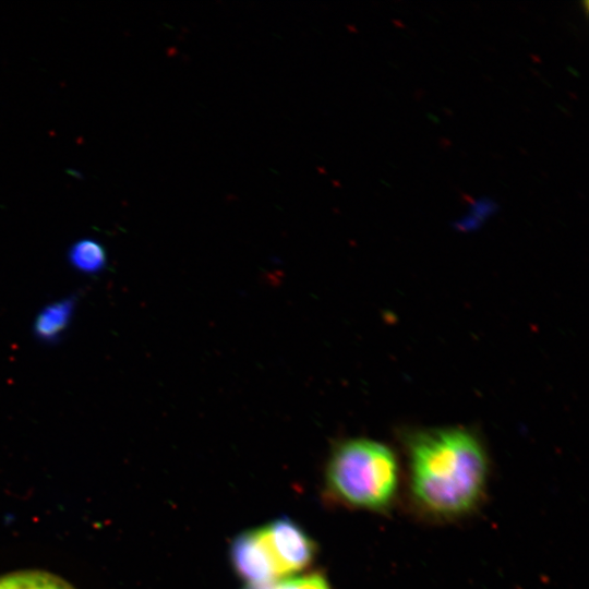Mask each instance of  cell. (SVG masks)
Masks as SVG:
<instances>
[{"label":"cell","instance_id":"cell-1","mask_svg":"<svg viewBox=\"0 0 589 589\" xmlns=\"http://www.w3.org/2000/svg\"><path fill=\"white\" fill-rule=\"evenodd\" d=\"M408 491L416 508L437 520L472 513L489 481V460L474 435L462 429L418 432L407 441Z\"/></svg>","mask_w":589,"mask_h":589},{"label":"cell","instance_id":"cell-2","mask_svg":"<svg viewBox=\"0 0 589 589\" xmlns=\"http://www.w3.org/2000/svg\"><path fill=\"white\" fill-rule=\"evenodd\" d=\"M325 490L336 503L382 513L394 504L400 484L399 464L386 445L350 438L336 445L325 469Z\"/></svg>","mask_w":589,"mask_h":589},{"label":"cell","instance_id":"cell-3","mask_svg":"<svg viewBox=\"0 0 589 589\" xmlns=\"http://www.w3.org/2000/svg\"><path fill=\"white\" fill-rule=\"evenodd\" d=\"M315 552L308 533L283 517L238 534L230 546V560L249 586H260L302 572Z\"/></svg>","mask_w":589,"mask_h":589},{"label":"cell","instance_id":"cell-4","mask_svg":"<svg viewBox=\"0 0 589 589\" xmlns=\"http://www.w3.org/2000/svg\"><path fill=\"white\" fill-rule=\"evenodd\" d=\"M74 309L73 297L63 298L44 306L34 320L35 336L45 342L58 340L70 325Z\"/></svg>","mask_w":589,"mask_h":589},{"label":"cell","instance_id":"cell-5","mask_svg":"<svg viewBox=\"0 0 589 589\" xmlns=\"http://www.w3.org/2000/svg\"><path fill=\"white\" fill-rule=\"evenodd\" d=\"M68 261L75 271L85 275H96L106 268L107 254L99 241L84 238L71 244Z\"/></svg>","mask_w":589,"mask_h":589},{"label":"cell","instance_id":"cell-6","mask_svg":"<svg viewBox=\"0 0 589 589\" xmlns=\"http://www.w3.org/2000/svg\"><path fill=\"white\" fill-rule=\"evenodd\" d=\"M0 589H73L61 578L39 570H23L0 577Z\"/></svg>","mask_w":589,"mask_h":589},{"label":"cell","instance_id":"cell-7","mask_svg":"<svg viewBox=\"0 0 589 589\" xmlns=\"http://www.w3.org/2000/svg\"><path fill=\"white\" fill-rule=\"evenodd\" d=\"M245 589H330V586L318 572L294 575L260 586H249Z\"/></svg>","mask_w":589,"mask_h":589}]
</instances>
